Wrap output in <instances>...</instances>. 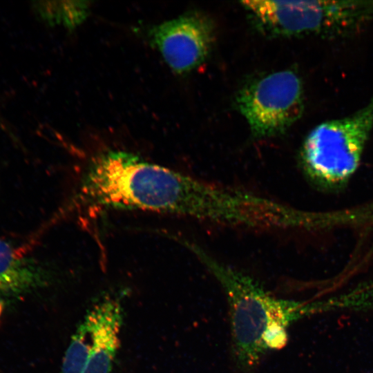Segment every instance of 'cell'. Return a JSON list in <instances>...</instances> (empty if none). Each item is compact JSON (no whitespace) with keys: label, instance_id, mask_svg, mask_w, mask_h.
Masks as SVG:
<instances>
[{"label":"cell","instance_id":"obj_3","mask_svg":"<svg viewBox=\"0 0 373 373\" xmlns=\"http://www.w3.org/2000/svg\"><path fill=\"white\" fill-rule=\"evenodd\" d=\"M372 128L373 98L349 116L314 127L300 153L305 175L319 188L344 186L358 167Z\"/></svg>","mask_w":373,"mask_h":373},{"label":"cell","instance_id":"obj_10","mask_svg":"<svg viewBox=\"0 0 373 373\" xmlns=\"http://www.w3.org/2000/svg\"><path fill=\"white\" fill-rule=\"evenodd\" d=\"M91 344L89 325L84 318L72 336L59 373H82L89 356Z\"/></svg>","mask_w":373,"mask_h":373},{"label":"cell","instance_id":"obj_8","mask_svg":"<svg viewBox=\"0 0 373 373\" xmlns=\"http://www.w3.org/2000/svg\"><path fill=\"white\" fill-rule=\"evenodd\" d=\"M46 282V271L39 265L0 239V296L18 297L41 287Z\"/></svg>","mask_w":373,"mask_h":373},{"label":"cell","instance_id":"obj_4","mask_svg":"<svg viewBox=\"0 0 373 373\" xmlns=\"http://www.w3.org/2000/svg\"><path fill=\"white\" fill-rule=\"evenodd\" d=\"M236 103L255 137L278 135L286 131L303 113V84L292 70L273 73L243 87L237 95Z\"/></svg>","mask_w":373,"mask_h":373},{"label":"cell","instance_id":"obj_6","mask_svg":"<svg viewBox=\"0 0 373 373\" xmlns=\"http://www.w3.org/2000/svg\"><path fill=\"white\" fill-rule=\"evenodd\" d=\"M148 33L151 44L178 73L189 72L202 64L214 39L212 23L198 13L184 15L155 25Z\"/></svg>","mask_w":373,"mask_h":373},{"label":"cell","instance_id":"obj_7","mask_svg":"<svg viewBox=\"0 0 373 373\" xmlns=\"http://www.w3.org/2000/svg\"><path fill=\"white\" fill-rule=\"evenodd\" d=\"M91 348L82 373H111L119 347L122 308L119 301L106 297L86 314Z\"/></svg>","mask_w":373,"mask_h":373},{"label":"cell","instance_id":"obj_9","mask_svg":"<svg viewBox=\"0 0 373 373\" xmlns=\"http://www.w3.org/2000/svg\"><path fill=\"white\" fill-rule=\"evenodd\" d=\"M89 1H39L35 10L46 23L73 28L83 22L88 15Z\"/></svg>","mask_w":373,"mask_h":373},{"label":"cell","instance_id":"obj_5","mask_svg":"<svg viewBox=\"0 0 373 373\" xmlns=\"http://www.w3.org/2000/svg\"><path fill=\"white\" fill-rule=\"evenodd\" d=\"M257 25L272 35L340 36L350 14L343 1H244Z\"/></svg>","mask_w":373,"mask_h":373},{"label":"cell","instance_id":"obj_1","mask_svg":"<svg viewBox=\"0 0 373 373\" xmlns=\"http://www.w3.org/2000/svg\"><path fill=\"white\" fill-rule=\"evenodd\" d=\"M186 174L124 151L96 156L80 180L78 197L85 205L140 209L179 216Z\"/></svg>","mask_w":373,"mask_h":373},{"label":"cell","instance_id":"obj_2","mask_svg":"<svg viewBox=\"0 0 373 373\" xmlns=\"http://www.w3.org/2000/svg\"><path fill=\"white\" fill-rule=\"evenodd\" d=\"M222 287L229 305L232 352L238 368L249 372L267 348L262 342L274 323L287 327L292 323L325 309L324 303H308L272 296L256 280L210 256L199 245L184 241Z\"/></svg>","mask_w":373,"mask_h":373},{"label":"cell","instance_id":"obj_11","mask_svg":"<svg viewBox=\"0 0 373 373\" xmlns=\"http://www.w3.org/2000/svg\"><path fill=\"white\" fill-rule=\"evenodd\" d=\"M262 342L267 350H280L288 341L287 327L274 323L270 325L262 335Z\"/></svg>","mask_w":373,"mask_h":373}]
</instances>
